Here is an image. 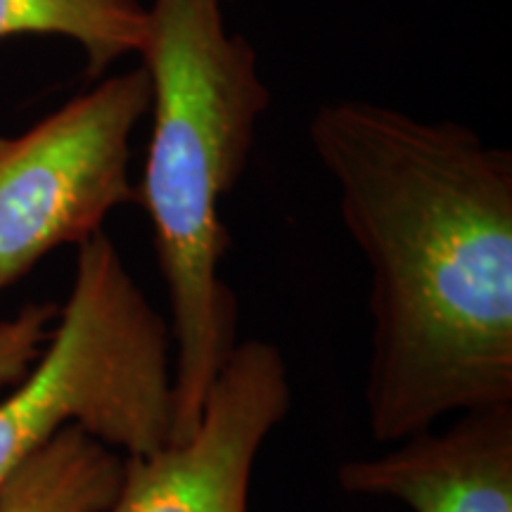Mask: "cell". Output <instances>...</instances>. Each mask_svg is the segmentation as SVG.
I'll use <instances>...</instances> for the list:
<instances>
[{
    "mask_svg": "<svg viewBox=\"0 0 512 512\" xmlns=\"http://www.w3.org/2000/svg\"><path fill=\"white\" fill-rule=\"evenodd\" d=\"M171 328L105 230L81 242L74 283L41 356L0 401V486L64 427L121 456L171 441Z\"/></svg>",
    "mask_w": 512,
    "mask_h": 512,
    "instance_id": "obj_3",
    "label": "cell"
},
{
    "mask_svg": "<svg viewBox=\"0 0 512 512\" xmlns=\"http://www.w3.org/2000/svg\"><path fill=\"white\" fill-rule=\"evenodd\" d=\"M290 406L280 349L266 339L238 342L195 430L145 456H124L119 491L105 512H247L256 458Z\"/></svg>",
    "mask_w": 512,
    "mask_h": 512,
    "instance_id": "obj_5",
    "label": "cell"
},
{
    "mask_svg": "<svg viewBox=\"0 0 512 512\" xmlns=\"http://www.w3.org/2000/svg\"><path fill=\"white\" fill-rule=\"evenodd\" d=\"M337 484L413 512H512V403L463 411L446 430L432 427L375 458L347 460Z\"/></svg>",
    "mask_w": 512,
    "mask_h": 512,
    "instance_id": "obj_6",
    "label": "cell"
},
{
    "mask_svg": "<svg viewBox=\"0 0 512 512\" xmlns=\"http://www.w3.org/2000/svg\"><path fill=\"white\" fill-rule=\"evenodd\" d=\"M121 472L119 451L69 425L0 486V512H105Z\"/></svg>",
    "mask_w": 512,
    "mask_h": 512,
    "instance_id": "obj_7",
    "label": "cell"
},
{
    "mask_svg": "<svg viewBox=\"0 0 512 512\" xmlns=\"http://www.w3.org/2000/svg\"><path fill=\"white\" fill-rule=\"evenodd\" d=\"M309 140L370 271L373 439L512 403V152L368 100L320 105Z\"/></svg>",
    "mask_w": 512,
    "mask_h": 512,
    "instance_id": "obj_1",
    "label": "cell"
},
{
    "mask_svg": "<svg viewBox=\"0 0 512 512\" xmlns=\"http://www.w3.org/2000/svg\"><path fill=\"white\" fill-rule=\"evenodd\" d=\"M60 36L86 55L88 76L138 53L147 36V0H0V38Z\"/></svg>",
    "mask_w": 512,
    "mask_h": 512,
    "instance_id": "obj_8",
    "label": "cell"
},
{
    "mask_svg": "<svg viewBox=\"0 0 512 512\" xmlns=\"http://www.w3.org/2000/svg\"><path fill=\"white\" fill-rule=\"evenodd\" d=\"M150 102V76L138 67L0 138V292L57 247L100 233L114 209L138 204L131 147Z\"/></svg>",
    "mask_w": 512,
    "mask_h": 512,
    "instance_id": "obj_4",
    "label": "cell"
},
{
    "mask_svg": "<svg viewBox=\"0 0 512 512\" xmlns=\"http://www.w3.org/2000/svg\"><path fill=\"white\" fill-rule=\"evenodd\" d=\"M226 0H147L140 50L150 76V143L138 204L155 235L171 309L174 427L200 422L216 375L238 347V304L221 280V202L245 174L271 105L259 55L226 24Z\"/></svg>",
    "mask_w": 512,
    "mask_h": 512,
    "instance_id": "obj_2",
    "label": "cell"
},
{
    "mask_svg": "<svg viewBox=\"0 0 512 512\" xmlns=\"http://www.w3.org/2000/svg\"><path fill=\"white\" fill-rule=\"evenodd\" d=\"M226 3H235V0H226Z\"/></svg>",
    "mask_w": 512,
    "mask_h": 512,
    "instance_id": "obj_10",
    "label": "cell"
},
{
    "mask_svg": "<svg viewBox=\"0 0 512 512\" xmlns=\"http://www.w3.org/2000/svg\"><path fill=\"white\" fill-rule=\"evenodd\" d=\"M57 313L55 304L31 302L17 316L0 320V387H15L29 373L46 347Z\"/></svg>",
    "mask_w": 512,
    "mask_h": 512,
    "instance_id": "obj_9",
    "label": "cell"
}]
</instances>
